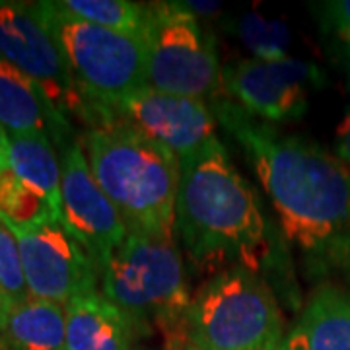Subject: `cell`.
Listing matches in <instances>:
<instances>
[{"mask_svg":"<svg viewBox=\"0 0 350 350\" xmlns=\"http://www.w3.org/2000/svg\"><path fill=\"white\" fill-rule=\"evenodd\" d=\"M115 115L185 160L218 142L216 117L208 103L146 86L126 96Z\"/></svg>","mask_w":350,"mask_h":350,"instance_id":"7c38bea8","label":"cell"},{"mask_svg":"<svg viewBox=\"0 0 350 350\" xmlns=\"http://www.w3.org/2000/svg\"><path fill=\"white\" fill-rule=\"evenodd\" d=\"M0 300L8 301V298H6V296H4V292H2V288H0Z\"/></svg>","mask_w":350,"mask_h":350,"instance_id":"83f0119b","label":"cell"},{"mask_svg":"<svg viewBox=\"0 0 350 350\" xmlns=\"http://www.w3.org/2000/svg\"><path fill=\"white\" fill-rule=\"evenodd\" d=\"M10 170L63 222V170L55 142L41 135H10Z\"/></svg>","mask_w":350,"mask_h":350,"instance_id":"2e32d148","label":"cell"},{"mask_svg":"<svg viewBox=\"0 0 350 350\" xmlns=\"http://www.w3.org/2000/svg\"><path fill=\"white\" fill-rule=\"evenodd\" d=\"M36 6L75 78L88 129L117 119L115 109L126 96L150 86L146 39L88 24L66 12L59 0Z\"/></svg>","mask_w":350,"mask_h":350,"instance_id":"5b68a950","label":"cell"},{"mask_svg":"<svg viewBox=\"0 0 350 350\" xmlns=\"http://www.w3.org/2000/svg\"><path fill=\"white\" fill-rule=\"evenodd\" d=\"M2 345L6 350H66L64 306L38 298L10 306Z\"/></svg>","mask_w":350,"mask_h":350,"instance_id":"e0dca14e","label":"cell"},{"mask_svg":"<svg viewBox=\"0 0 350 350\" xmlns=\"http://www.w3.org/2000/svg\"><path fill=\"white\" fill-rule=\"evenodd\" d=\"M259 350H286V342L282 340V342H278V345H271V347H265V349Z\"/></svg>","mask_w":350,"mask_h":350,"instance_id":"4316f807","label":"cell"},{"mask_svg":"<svg viewBox=\"0 0 350 350\" xmlns=\"http://www.w3.org/2000/svg\"><path fill=\"white\" fill-rule=\"evenodd\" d=\"M177 238L129 232L100 269V292L133 321L137 335L160 329L163 350H187L191 290Z\"/></svg>","mask_w":350,"mask_h":350,"instance_id":"277c9868","label":"cell"},{"mask_svg":"<svg viewBox=\"0 0 350 350\" xmlns=\"http://www.w3.org/2000/svg\"><path fill=\"white\" fill-rule=\"evenodd\" d=\"M0 288L12 306L31 298L25 284L18 241L2 220H0Z\"/></svg>","mask_w":350,"mask_h":350,"instance_id":"44dd1931","label":"cell"},{"mask_svg":"<svg viewBox=\"0 0 350 350\" xmlns=\"http://www.w3.org/2000/svg\"><path fill=\"white\" fill-rule=\"evenodd\" d=\"M187 337L195 350H259L282 342L273 288L243 267L214 273L191 298Z\"/></svg>","mask_w":350,"mask_h":350,"instance_id":"8992f818","label":"cell"},{"mask_svg":"<svg viewBox=\"0 0 350 350\" xmlns=\"http://www.w3.org/2000/svg\"><path fill=\"white\" fill-rule=\"evenodd\" d=\"M64 315L66 350H131L138 337L133 321L101 292L70 300Z\"/></svg>","mask_w":350,"mask_h":350,"instance_id":"5bb4252c","label":"cell"},{"mask_svg":"<svg viewBox=\"0 0 350 350\" xmlns=\"http://www.w3.org/2000/svg\"><path fill=\"white\" fill-rule=\"evenodd\" d=\"M88 163L129 232L177 238L181 160L121 117L84 133Z\"/></svg>","mask_w":350,"mask_h":350,"instance_id":"3957f363","label":"cell"},{"mask_svg":"<svg viewBox=\"0 0 350 350\" xmlns=\"http://www.w3.org/2000/svg\"><path fill=\"white\" fill-rule=\"evenodd\" d=\"M185 8H187L189 12H193L197 18H199L200 14L202 16H206V14H214L220 10V4L218 2H181Z\"/></svg>","mask_w":350,"mask_h":350,"instance_id":"d4e9b609","label":"cell"},{"mask_svg":"<svg viewBox=\"0 0 350 350\" xmlns=\"http://www.w3.org/2000/svg\"><path fill=\"white\" fill-rule=\"evenodd\" d=\"M0 125L8 135H41L59 148L75 135L70 119L22 70L0 57Z\"/></svg>","mask_w":350,"mask_h":350,"instance_id":"4fadbf2b","label":"cell"},{"mask_svg":"<svg viewBox=\"0 0 350 350\" xmlns=\"http://www.w3.org/2000/svg\"><path fill=\"white\" fill-rule=\"evenodd\" d=\"M20 247L29 296L66 306L98 292L100 267L63 222L47 218L29 226H8Z\"/></svg>","mask_w":350,"mask_h":350,"instance_id":"ba28073f","label":"cell"},{"mask_svg":"<svg viewBox=\"0 0 350 350\" xmlns=\"http://www.w3.org/2000/svg\"><path fill=\"white\" fill-rule=\"evenodd\" d=\"M47 218H55L49 206L41 202L31 191H27L12 174V170L0 175V220L4 224L29 226Z\"/></svg>","mask_w":350,"mask_h":350,"instance_id":"ffe728a7","label":"cell"},{"mask_svg":"<svg viewBox=\"0 0 350 350\" xmlns=\"http://www.w3.org/2000/svg\"><path fill=\"white\" fill-rule=\"evenodd\" d=\"M327 84L317 64L301 59H241L222 68V88L241 109L267 123H294L308 111L310 92Z\"/></svg>","mask_w":350,"mask_h":350,"instance_id":"30bf717a","label":"cell"},{"mask_svg":"<svg viewBox=\"0 0 350 350\" xmlns=\"http://www.w3.org/2000/svg\"><path fill=\"white\" fill-rule=\"evenodd\" d=\"M284 342L286 350H350V290L315 288Z\"/></svg>","mask_w":350,"mask_h":350,"instance_id":"9a60e30c","label":"cell"},{"mask_svg":"<svg viewBox=\"0 0 350 350\" xmlns=\"http://www.w3.org/2000/svg\"><path fill=\"white\" fill-rule=\"evenodd\" d=\"M10 301L0 300V345H2V331H4V323H6V315H8V310H10Z\"/></svg>","mask_w":350,"mask_h":350,"instance_id":"484cf974","label":"cell"},{"mask_svg":"<svg viewBox=\"0 0 350 350\" xmlns=\"http://www.w3.org/2000/svg\"><path fill=\"white\" fill-rule=\"evenodd\" d=\"M319 24L327 38L350 55V0H331L315 4Z\"/></svg>","mask_w":350,"mask_h":350,"instance_id":"7402d4cb","label":"cell"},{"mask_svg":"<svg viewBox=\"0 0 350 350\" xmlns=\"http://www.w3.org/2000/svg\"><path fill=\"white\" fill-rule=\"evenodd\" d=\"M187 350H195V349H193V347H189V349Z\"/></svg>","mask_w":350,"mask_h":350,"instance_id":"f546056e","label":"cell"},{"mask_svg":"<svg viewBox=\"0 0 350 350\" xmlns=\"http://www.w3.org/2000/svg\"><path fill=\"white\" fill-rule=\"evenodd\" d=\"M10 170V135L0 125V175Z\"/></svg>","mask_w":350,"mask_h":350,"instance_id":"cb8c5ba5","label":"cell"},{"mask_svg":"<svg viewBox=\"0 0 350 350\" xmlns=\"http://www.w3.org/2000/svg\"><path fill=\"white\" fill-rule=\"evenodd\" d=\"M175 232L189 257L216 273L243 267L261 275L275 259L261 200L220 140L181 160Z\"/></svg>","mask_w":350,"mask_h":350,"instance_id":"7a4b0ae2","label":"cell"},{"mask_svg":"<svg viewBox=\"0 0 350 350\" xmlns=\"http://www.w3.org/2000/svg\"><path fill=\"white\" fill-rule=\"evenodd\" d=\"M349 76H350V66H349Z\"/></svg>","mask_w":350,"mask_h":350,"instance_id":"4dcf8cb0","label":"cell"},{"mask_svg":"<svg viewBox=\"0 0 350 350\" xmlns=\"http://www.w3.org/2000/svg\"><path fill=\"white\" fill-rule=\"evenodd\" d=\"M335 152L337 158L350 167V109L345 113L342 121L337 126V140H335Z\"/></svg>","mask_w":350,"mask_h":350,"instance_id":"603a6c76","label":"cell"},{"mask_svg":"<svg viewBox=\"0 0 350 350\" xmlns=\"http://www.w3.org/2000/svg\"><path fill=\"white\" fill-rule=\"evenodd\" d=\"M234 36L245 45L253 59L280 61L286 59L292 45L290 27L280 20H267L261 14L247 12L239 16L232 25Z\"/></svg>","mask_w":350,"mask_h":350,"instance_id":"d6986e66","label":"cell"},{"mask_svg":"<svg viewBox=\"0 0 350 350\" xmlns=\"http://www.w3.org/2000/svg\"><path fill=\"white\" fill-rule=\"evenodd\" d=\"M0 350H6V349H4V345H0Z\"/></svg>","mask_w":350,"mask_h":350,"instance_id":"f1b7e54d","label":"cell"},{"mask_svg":"<svg viewBox=\"0 0 350 350\" xmlns=\"http://www.w3.org/2000/svg\"><path fill=\"white\" fill-rule=\"evenodd\" d=\"M146 8L148 84L202 101L218 96L222 68L213 33L181 2H152Z\"/></svg>","mask_w":350,"mask_h":350,"instance_id":"52a82bcc","label":"cell"},{"mask_svg":"<svg viewBox=\"0 0 350 350\" xmlns=\"http://www.w3.org/2000/svg\"><path fill=\"white\" fill-rule=\"evenodd\" d=\"M211 109L239 144L275 206L288 243L315 267L350 273V170L310 138L284 135L230 98Z\"/></svg>","mask_w":350,"mask_h":350,"instance_id":"6da1fadb","label":"cell"},{"mask_svg":"<svg viewBox=\"0 0 350 350\" xmlns=\"http://www.w3.org/2000/svg\"><path fill=\"white\" fill-rule=\"evenodd\" d=\"M57 150L63 170V224L101 269L121 247L129 230L121 214L94 179L80 138L72 137Z\"/></svg>","mask_w":350,"mask_h":350,"instance_id":"8fae6325","label":"cell"},{"mask_svg":"<svg viewBox=\"0 0 350 350\" xmlns=\"http://www.w3.org/2000/svg\"><path fill=\"white\" fill-rule=\"evenodd\" d=\"M0 57L29 76L63 115L84 123V101L36 2L0 0Z\"/></svg>","mask_w":350,"mask_h":350,"instance_id":"9c48e42d","label":"cell"},{"mask_svg":"<svg viewBox=\"0 0 350 350\" xmlns=\"http://www.w3.org/2000/svg\"><path fill=\"white\" fill-rule=\"evenodd\" d=\"M66 12L117 33L146 39L148 8L131 0H59Z\"/></svg>","mask_w":350,"mask_h":350,"instance_id":"ac0fdd59","label":"cell"}]
</instances>
